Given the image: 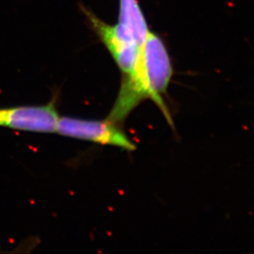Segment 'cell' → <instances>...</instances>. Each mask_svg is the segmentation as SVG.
<instances>
[{"instance_id":"2","label":"cell","mask_w":254,"mask_h":254,"mask_svg":"<svg viewBox=\"0 0 254 254\" xmlns=\"http://www.w3.org/2000/svg\"><path fill=\"white\" fill-rule=\"evenodd\" d=\"M79 7L91 30L115 60L122 78L130 77L136 69L141 47L151 31L138 0H119L118 22L113 25L102 21L85 5Z\"/></svg>"},{"instance_id":"1","label":"cell","mask_w":254,"mask_h":254,"mask_svg":"<svg viewBox=\"0 0 254 254\" xmlns=\"http://www.w3.org/2000/svg\"><path fill=\"white\" fill-rule=\"evenodd\" d=\"M173 65L168 49L158 34L149 31L141 47L134 72L122 78L120 91L109 115V120L121 125L141 101L150 99L161 109L170 125L172 120L163 96L173 77Z\"/></svg>"},{"instance_id":"3","label":"cell","mask_w":254,"mask_h":254,"mask_svg":"<svg viewBox=\"0 0 254 254\" xmlns=\"http://www.w3.org/2000/svg\"><path fill=\"white\" fill-rule=\"evenodd\" d=\"M56 132L64 137L84 140L94 143L113 146L125 151H135L137 146L128 138L120 125L105 120L60 117Z\"/></svg>"},{"instance_id":"4","label":"cell","mask_w":254,"mask_h":254,"mask_svg":"<svg viewBox=\"0 0 254 254\" xmlns=\"http://www.w3.org/2000/svg\"><path fill=\"white\" fill-rule=\"evenodd\" d=\"M58 94L44 106L0 108V126L27 132H56L60 115L56 109Z\"/></svg>"}]
</instances>
